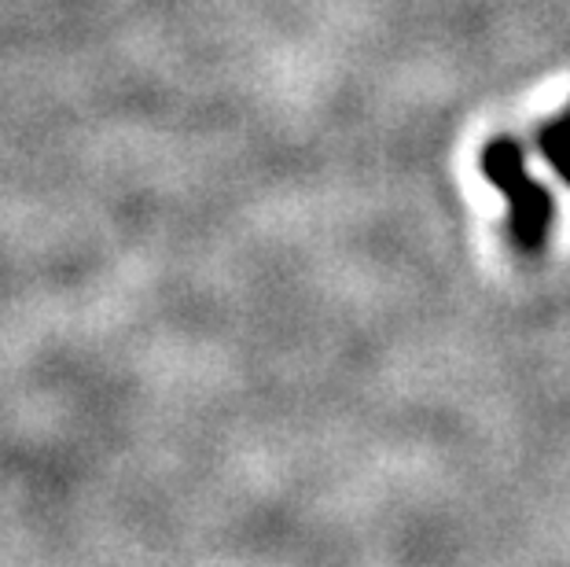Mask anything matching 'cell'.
Wrapping results in <instances>:
<instances>
[{"label":"cell","instance_id":"cell-1","mask_svg":"<svg viewBox=\"0 0 570 567\" xmlns=\"http://www.w3.org/2000/svg\"><path fill=\"white\" fill-rule=\"evenodd\" d=\"M482 170H487V177L508 196V225H512L515 247L538 251L544 244V236H549L552 199H549V192L527 174L519 144L508 137L490 140L487 151H482Z\"/></svg>","mask_w":570,"mask_h":567},{"label":"cell","instance_id":"cell-2","mask_svg":"<svg viewBox=\"0 0 570 567\" xmlns=\"http://www.w3.org/2000/svg\"><path fill=\"white\" fill-rule=\"evenodd\" d=\"M541 151L570 185V111H567V118H560V123L541 133Z\"/></svg>","mask_w":570,"mask_h":567}]
</instances>
